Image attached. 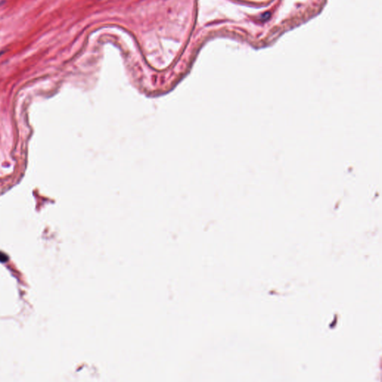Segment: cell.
Returning a JSON list of instances; mask_svg holds the SVG:
<instances>
[{
  "label": "cell",
  "instance_id": "2",
  "mask_svg": "<svg viewBox=\"0 0 382 382\" xmlns=\"http://www.w3.org/2000/svg\"><path fill=\"white\" fill-rule=\"evenodd\" d=\"M2 53H0V56H1V55L2 54Z\"/></svg>",
  "mask_w": 382,
  "mask_h": 382
},
{
  "label": "cell",
  "instance_id": "1",
  "mask_svg": "<svg viewBox=\"0 0 382 382\" xmlns=\"http://www.w3.org/2000/svg\"><path fill=\"white\" fill-rule=\"evenodd\" d=\"M270 13H265V14H263V15L261 16V20H268L269 18H270Z\"/></svg>",
  "mask_w": 382,
  "mask_h": 382
}]
</instances>
